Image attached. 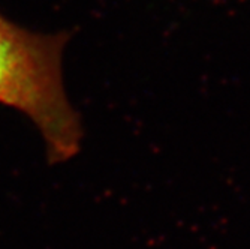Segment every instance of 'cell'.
<instances>
[{
    "label": "cell",
    "instance_id": "1",
    "mask_svg": "<svg viewBox=\"0 0 250 249\" xmlns=\"http://www.w3.org/2000/svg\"><path fill=\"white\" fill-rule=\"evenodd\" d=\"M69 39V32H30L0 14V104L30 119L50 164L71 161L84 138L81 116L63 83V53Z\"/></svg>",
    "mask_w": 250,
    "mask_h": 249
}]
</instances>
